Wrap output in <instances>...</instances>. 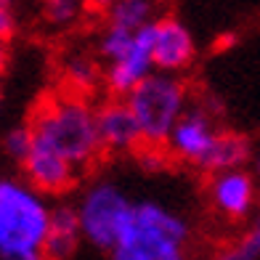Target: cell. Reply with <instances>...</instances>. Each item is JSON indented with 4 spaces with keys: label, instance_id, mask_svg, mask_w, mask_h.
I'll return each instance as SVG.
<instances>
[{
    "label": "cell",
    "instance_id": "obj_3",
    "mask_svg": "<svg viewBox=\"0 0 260 260\" xmlns=\"http://www.w3.org/2000/svg\"><path fill=\"white\" fill-rule=\"evenodd\" d=\"M51 207L40 191L16 178H0V260L43 255Z\"/></svg>",
    "mask_w": 260,
    "mask_h": 260
},
{
    "label": "cell",
    "instance_id": "obj_23",
    "mask_svg": "<svg viewBox=\"0 0 260 260\" xmlns=\"http://www.w3.org/2000/svg\"><path fill=\"white\" fill-rule=\"evenodd\" d=\"M14 260H45L43 255H24V257H14Z\"/></svg>",
    "mask_w": 260,
    "mask_h": 260
},
{
    "label": "cell",
    "instance_id": "obj_18",
    "mask_svg": "<svg viewBox=\"0 0 260 260\" xmlns=\"http://www.w3.org/2000/svg\"><path fill=\"white\" fill-rule=\"evenodd\" d=\"M43 16L53 27H67L80 16V0H45Z\"/></svg>",
    "mask_w": 260,
    "mask_h": 260
},
{
    "label": "cell",
    "instance_id": "obj_26",
    "mask_svg": "<svg viewBox=\"0 0 260 260\" xmlns=\"http://www.w3.org/2000/svg\"><path fill=\"white\" fill-rule=\"evenodd\" d=\"M0 106H3V88H0Z\"/></svg>",
    "mask_w": 260,
    "mask_h": 260
},
{
    "label": "cell",
    "instance_id": "obj_21",
    "mask_svg": "<svg viewBox=\"0 0 260 260\" xmlns=\"http://www.w3.org/2000/svg\"><path fill=\"white\" fill-rule=\"evenodd\" d=\"M8 58H11V48H8V40L0 38V75L6 72V67H8Z\"/></svg>",
    "mask_w": 260,
    "mask_h": 260
},
{
    "label": "cell",
    "instance_id": "obj_8",
    "mask_svg": "<svg viewBox=\"0 0 260 260\" xmlns=\"http://www.w3.org/2000/svg\"><path fill=\"white\" fill-rule=\"evenodd\" d=\"M154 72V58H151V24L133 35V45L106 67L104 82L117 99H125L138 82H144Z\"/></svg>",
    "mask_w": 260,
    "mask_h": 260
},
{
    "label": "cell",
    "instance_id": "obj_10",
    "mask_svg": "<svg viewBox=\"0 0 260 260\" xmlns=\"http://www.w3.org/2000/svg\"><path fill=\"white\" fill-rule=\"evenodd\" d=\"M27 175V183L40 194H64L75 186L77 181V168L72 162H67L61 154L35 144L29 157L21 162Z\"/></svg>",
    "mask_w": 260,
    "mask_h": 260
},
{
    "label": "cell",
    "instance_id": "obj_22",
    "mask_svg": "<svg viewBox=\"0 0 260 260\" xmlns=\"http://www.w3.org/2000/svg\"><path fill=\"white\" fill-rule=\"evenodd\" d=\"M88 3H90L93 8H99V11H106V8L114 3V0H88Z\"/></svg>",
    "mask_w": 260,
    "mask_h": 260
},
{
    "label": "cell",
    "instance_id": "obj_1",
    "mask_svg": "<svg viewBox=\"0 0 260 260\" xmlns=\"http://www.w3.org/2000/svg\"><path fill=\"white\" fill-rule=\"evenodd\" d=\"M29 127L35 144L61 154L77 170L88 168L104 151L96 125V106H90L77 93H58L43 99L35 109Z\"/></svg>",
    "mask_w": 260,
    "mask_h": 260
},
{
    "label": "cell",
    "instance_id": "obj_5",
    "mask_svg": "<svg viewBox=\"0 0 260 260\" xmlns=\"http://www.w3.org/2000/svg\"><path fill=\"white\" fill-rule=\"evenodd\" d=\"M130 197L112 181H96L82 191L77 202L82 239L101 252H112L122 229L133 215Z\"/></svg>",
    "mask_w": 260,
    "mask_h": 260
},
{
    "label": "cell",
    "instance_id": "obj_19",
    "mask_svg": "<svg viewBox=\"0 0 260 260\" xmlns=\"http://www.w3.org/2000/svg\"><path fill=\"white\" fill-rule=\"evenodd\" d=\"M234 260H257L260 257V220L250 229V234L234 247Z\"/></svg>",
    "mask_w": 260,
    "mask_h": 260
},
{
    "label": "cell",
    "instance_id": "obj_20",
    "mask_svg": "<svg viewBox=\"0 0 260 260\" xmlns=\"http://www.w3.org/2000/svg\"><path fill=\"white\" fill-rule=\"evenodd\" d=\"M16 14H14V8L11 6H3L0 3V38L3 40H11L16 35Z\"/></svg>",
    "mask_w": 260,
    "mask_h": 260
},
{
    "label": "cell",
    "instance_id": "obj_9",
    "mask_svg": "<svg viewBox=\"0 0 260 260\" xmlns=\"http://www.w3.org/2000/svg\"><path fill=\"white\" fill-rule=\"evenodd\" d=\"M257 188L252 175L236 168V170H223L212 173L210 178V205L215 207L223 218L229 220H242L252 212L255 207Z\"/></svg>",
    "mask_w": 260,
    "mask_h": 260
},
{
    "label": "cell",
    "instance_id": "obj_7",
    "mask_svg": "<svg viewBox=\"0 0 260 260\" xmlns=\"http://www.w3.org/2000/svg\"><path fill=\"white\" fill-rule=\"evenodd\" d=\"M197 43L194 35L181 19L165 16L151 24V58L157 72L178 75L194 61Z\"/></svg>",
    "mask_w": 260,
    "mask_h": 260
},
{
    "label": "cell",
    "instance_id": "obj_12",
    "mask_svg": "<svg viewBox=\"0 0 260 260\" xmlns=\"http://www.w3.org/2000/svg\"><path fill=\"white\" fill-rule=\"evenodd\" d=\"M82 242L80 215L72 205H56L51 207V226L43 244L45 260H72L77 255V247Z\"/></svg>",
    "mask_w": 260,
    "mask_h": 260
},
{
    "label": "cell",
    "instance_id": "obj_16",
    "mask_svg": "<svg viewBox=\"0 0 260 260\" xmlns=\"http://www.w3.org/2000/svg\"><path fill=\"white\" fill-rule=\"evenodd\" d=\"M133 35L136 32H127V29L106 24V29L101 32V38H99V56L104 58L106 64L117 61V58H120L130 45H133Z\"/></svg>",
    "mask_w": 260,
    "mask_h": 260
},
{
    "label": "cell",
    "instance_id": "obj_6",
    "mask_svg": "<svg viewBox=\"0 0 260 260\" xmlns=\"http://www.w3.org/2000/svg\"><path fill=\"white\" fill-rule=\"evenodd\" d=\"M218 133H220V130L215 127L212 117L205 109H194V106H188V109L183 112V117L175 122L165 149H168L175 159L202 168L207 154L212 151V146H215Z\"/></svg>",
    "mask_w": 260,
    "mask_h": 260
},
{
    "label": "cell",
    "instance_id": "obj_17",
    "mask_svg": "<svg viewBox=\"0 0 260 260\" xmlns=\"http://www.w3.org/2000/svg\"><path fill=\"white\" fill-rule=\"evenodd\" d=\"M3 149L14 162H24L29 157V151L35 149V133L29 125H16L3 136Z\"/></svg>",
    "mask_w": 260,
    "mask_h": 260
},
{
    "label": "cell",
    "instance_id": "obj_24",
    "mask_svg": "<svg viewBox=\"0 0 260 260\" xmlns=\"http://www.w3.org/2000/svg\"><path fill=\"white\" fill-rule=\"evenodd\" d=\"M215 260H234V252H226V255H220V257H215Z\"/></svg>",
    "mask_w": 260,
    "mask_h": 260
},
{
    "label": "cell",
    "instance_id": "obj_13",
    "mask_svg": "<svg viewBox=\"0 0 260 260\" xmlns=\"http://www.w3.org/2000/svg\"><path fill=\"white\" fill-rule=\"evenodd\" d=\"M250 159V141L239 133H218V141L212 151L207 154L202 170L207 173H223V170H236Z\"/></svg>",
    "mask_w": 260,
    "mask_h": 260
},
{
    "label": "cell",
    "instance_id": "obj_14",
    "mask_svg": "<svg viewBox=\"0 0 260 260\" xmlns=\"http://www.w3.org/2000/svg\"><path fill=\"white\" fill-rule=\"evenodd\" d=\"M157 21V0H114L106 8V24L138 32Z\"/></svg>",
    "mask_w": 260,
    "mask_h": 260
},
{
    "label": "cell",
    "instance_id": "obj_2",
    "mask_svg": "<svg viewBox=\"0 0 260 260\" xmlns=\"http://www.w3.org/2000/svg\"><path fill=\"white\" fill-rule=\"evenodd\" d=\"M188 223L168 205L144 199L133 205L127 226L112 247L109 260H188Z\"/></svg>",
    "mask_w": 260,
    "mask_h": 260
},
{
    "label": "cell",
    "instance_id": "obj_25",
    "mask_svg": "<svg viewBox=\"0 0 260 260\" xmlns=\"http://www.w3.org/2000/svg\"><path fill=\"white\" fill-rule=\"evenodd\" d=\"M0 3H3V6H11V8H14V6L19 3V0H0Z\"/></svg>",
    "mask_w": 260,
    "mask_h": 260
},
{
    "label": "cell",
    "instance_id": "obj_15",
    "mask_svg": "<svg viewBox=\"0 0 260 260\" xmlns=\"http://www.w3.org/2000/svg\"><path fill=\"white\" fill-rule=\"evenodd\" d=\"M99 80H101V69L90 56L75 53L64 61V82L69 85L72 93H77V96L93 90L99 85Z\"/></svg>",
    "mask_w": 260,
    "mask_h": 260
},
{
    "label": "cell",
    "instance_id": "obj_4",
    "mask_svg": "<svg viewBox=\"0 0 260 260\" xmlns=\"http://www.w3.org/2000/svg\"><path fill=\"white\" fill-rule=\"evenodd\" d=\"M125 101L141 127L144 146L165 149L175 122L188 109V90L178 75L151 72L127 93Z\"/></svg>",
    "mask_w": 260,
    "mask_h": 260
},
{
    "label": "cell",
    "instance_id": "obj_11",
    "mask_svg": "<svg viewBox=\"0 0 260 260\" xmlns=\"http://www.w3.org/2000/svg\"><path fill=\"white\" fill-rule=\"evenodd\" d=\"M96 125H99L101 146L106 151H136L144 146L141 127L125 99L101 104L96 109Z\"/></svg>",
    "mask_w": 260,
    "mask_h": 260
}]
</instances>
